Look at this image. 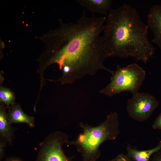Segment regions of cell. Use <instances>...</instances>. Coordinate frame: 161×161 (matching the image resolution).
Returning <instances> with one entry per match:
<instances>
[{"mask_svg": "<svg viewBox=\"0 0 161 161\" xmlns=\"http://www.w3.org/2000/svg\"><path fill=\"white\" fill-rule=\"evenodd\" d=\"M106 19V16L87 17L84 10L76 21L64 23L60 20L59 26L48 33L47 47L52 54L48 64L66 67L69 74L65 83H73L100 70L113 75L114 71L104 64L107 57L101 34Z\"/></svg>", "mask_w": 161, "mask_h": 161, "instance_id": "obj_1", "label": "cell"}, {"mask_svg": "<svg viewBox=\"0 0 161 161\" xmlns=\"http://www.w3.org/2000/svg\"><path fill=\"white\" fill-rule=\"evenodd\" d=\"M106 16L102 35L107 57H130L145 64L153 58L155 48L148 38V27L135 8L125 3Z\"/></svg>", "mask_w": 161, "mask_h": 161, "instance_id": "obj_2", "label": "cell"}, {"mask_svg": "<svg viewBox=\"0 0 161 161\" xmlns=\"http://www.w3.org/2000/svg\"><path fill=\"white\" fill-rule=\"evenodd\" d=\"M118 114L111 112L99 125L92 126L79 124L82 132L68 144L75 146L80 153L82 161H95L100 155V145L104 142L115 139L119 134Z\"/></svg>", "mask_w": 161, "mask_h": 161, "instance_id": "obj_3", "label": "cell"}, {"mask_svg": "<svg viewBox=\"0 0 161 161\" xmlns=\"http://www.w3.org/2000/svg\"><path fill=\"white\" fill-rule=\"evenodd\" d=\"M145 75V71L136 63L125 67L118 65L111 78L110 82L99 93L111 97L127 91L134 95L138 92Z\"/></svg>", "mask_w": 161, "mask_h": 161, "instance_id": "obj_4", "label": "cell"}, {"mask_svg": "<svg viewBox=\"0 0 161 161\" xmlns=\"http://www.w3.org/2000/svg\"><path fill=\"white\" fill-rule=\"evenodd\" d=\"M159 105V101L153 95L138 92L128 100L126 109L131 118L142 122L149 118Z\"/></svg>", "mask_w": 161, "mask_h": 161, "instance_id": "obj_5", "label": "cell"}, {"mask_svg": "<svg viewBox=\"0 0 161 161\" xmlns=\"http://www.w3.org/2000/svg\"><path fill=\"white\" fill-rule=\"evenodd\" d=\"M65 144L61 139L52 138L39 144V149L35 161H73V157H68L62 147Z\"/></svg>", "mask_w": 161, "mask_h": 161, "instance_id": "obj_6", "label": "cell"}, {"mask_svg": "<svg viewBox=\"0 0 161 161\" xmlns=\"http://www.w3.org/2000/svg\"><path fill=\"white\" fill-rule=\"evenodd\" d=\"M147 23L154 35L152 42L161 50V4L151 7L147 15Z\"/></svg>", "mask_w": 161, "mask_h": 161, "instance_id": "obj_7", "label": "cell"}, {"mask_svg": "<svg viewBox=\"0 0 161 161\" xmlns=\"http://www.w3.org/2000/svg\"><path fill=\"white\" fill-rule=\"evenodd\" d=\"M16 129L10 124L7 120L5 108L1 104L0 107V140L7 144L12 145L15 137Z\"/></svg>", "mask_w": 161, "mask_h": 161, "instance_id": "obj_8", "label": "cell"}, {"mask_svg": "<svg viewBox=\"0 0 161 161\" xmlns=\"http://www.w3.org/2000/svg\"><path fill=\"white\" fill-rule=\"evenodd\" d=\"M8 109L7 117L10 124L23 123L26 124L31 128L35 126L34 118L25 114L19 105L13 104Z\"/></svg>", "mask_w": 161, "mask_h": 161, "instance_id": "obj_9", "label": "cell"}, {"mask_svg": "<svg viewBox=\"0 0 161 161\" xmlns=\"http://www.w3.org/2000/svg\"><path fill=\"white\" fill-rule=\"evenodd\" d=\"M76 1L90 12L106 16L111 9L113 1L112 0H77Z\"/></svg>", "mask_w": 161, "mask_h": 161, "instance_id": "obj_10", "label": "cell"}, {"mask_svg": "<svg viewBox=\"0 0 161 161\" xmlns=\"http://www.w3.org/2000/svg\"><path fill=\"white\" fill-rule=\"evenodd\" d=\"M161 150V141L156 147L148 150L140 151L132 146L127 148V155L131 161H149L151 156Z\"/></svg>", "mask_w": 161, "mask_h": 161, "instance_id": "obj_11", "label": "cell"}, {"mask_svg": "<svg viewBox=\"0 0 161 161\" xmlns=\"http://www.w3.org/2000/svg\"><path fill=\"white\" fill-rule=\"evenodd\" d=\"M14 97L13 93L9 89L1 87L0 89V101L6 105L9 109L10 105L14 104Z\"/></svg>", "mask_w": 161, "mask_h": 161, "instance_id": "obj_12", "label": "cell"}, {"mask_svg": "<svg viewBox=\"0 0 161 161\" xmlns=\"http://www.w3.org/2000/svg\"><path fill=\"white\" fill-rule=\"evenodd\" d=\"M108 161H131L127 154H121L115 158Z\"/></svg>", "mask_w": 161, "mask_h": 161, "instance_id": "obj_13", "label": "cell"}, {"mask_svg": "<svg viewBox=\"0 0 161 161\" xmlns=\"http://www.w3.org/2000/svg\"><path fill=\"white\" fill-rule=\"evenodd\" d=\"M7 143L6 142L0 140V161L3 160L5 154V148Z\"/></svg>", "mask_w": 161, "mask_h": 161, "instance_id": "obj_14", "label": "cell"}, {"mask_svg": "<svg viewBox=\"0 0 161 161\" xmlns=\"http://www.w3.org/2000/svg\"><path fill=\"white\" fill-rule=\"evenodd\" d=\"M152 127L154 129L161 130V112L155 119L152 125Z\"/></svg>", "mask_w": 161, "mask_h": 161, "instance_id": "obj_15", "label": "cell"}, {"mask_svg": "<svg viewBox=\"0 0 161 161\" xmlns=\"http://www.w3.org/2000/svg\"><path fill=\"white\" fill-rule=\"evenodd\" d=\"M151 161H161V150L155 154Z\"/></svg>", "mask_w": 161, "mask_h": 161, "instance_id": "obj_16", "label": "cell"}, {"mask_svg": "<svg viewBox=\"0 0 161 161\" xmlns=\"http://www.w3.org/2000/svg\"><path fill=\"white\" fill-rule=\"evenodd\" d=\"M2 161H23V160L20 157L12 156L7 157Z\"/></svg>", "mask_w": 161, "mask_h": 161, "instance_id": "obj_17", "label": "cell"}, {"mask_svg": "<svg viewBox=\"0 0 161 161\" xmlns=\"http://www.w3.org/2000/svg\"><path fill=\"white\" fill-rule=\"evenodd\" d=\"M97 161V160H96V161Z\"/></svg>", "mask_w": 161, "mask_h": 161, "instance_id": "obj_18", "label": "cell"}]
</instances>
